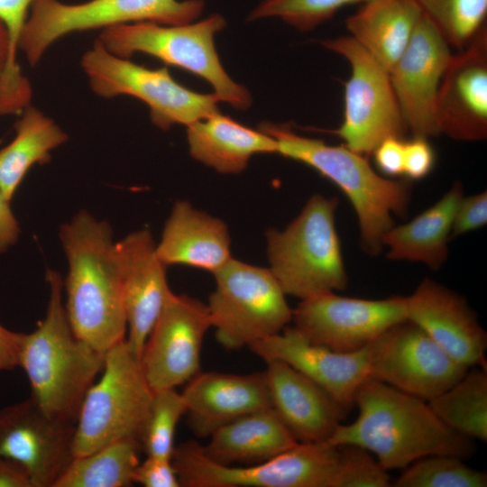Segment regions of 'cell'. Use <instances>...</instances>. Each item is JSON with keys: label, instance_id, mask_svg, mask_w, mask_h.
Returning a JSON list of instances; mask_svg holds the SVG:
<instances>
[{"label": "cell", "instance_id": "1", "mask_svg": "<svg viewBox=\"0 0 487 487\" xmlns=\"http://www.w3.org/2000/svg\"><path fill=\"white\" fill-rule=\"evenodd\" d=\"M354 405L359 410L356 419L341 424L328 442L361 446L388 471L404 469L429 455L467 459L474 452L473 440L444 424L427 400L380 381L366 379L356 392Z\"/></svg>", "mask_w": 487, "mask_h": 487}, {"label": "cell", "instance_id": "2", "mask_svg": "<svg viewBox=\"0 0 487 487\" xmlns=\"http://www.w3.org/2000/svg\"><path fill=\"white\" fill-rule=\"evenodd\" d=\"M60 238L68 260L65 309L74 334L105 354L127 329L113 231L86 210L63 224Z\"/></svg>", "mask_w": 487, "mask_h": 487}, {"label": "cell", "instance_id": "3", "mask_svg": "<svg viewBox=\"0 0 487 487\" xmlns=\"http://www.w3.org/2000/svg\"><path fill=\"white\" fill-rule=\"evenodd\" d=\"M49 300L44 318L24 334L19 367L27 375L31 398L50 418L76 425L88 389L102 372L105 354L79 339L62 302L63 281L48 269Z\"/></svg>", "mask_w": 487, "mask_h": 487}, {"label": "cell", "instance_id": "4", "mask_svg": "<svg viewBox=\"0 0 487 487\" xmlns=\"http://www.w3.org/2000/svg\"><path fill=\"white\" fill-rule=\"evenodd\" d=\"M258 129L276 140L278 154L313 168L345 193L358 218L363 251L378 254L383 248L382 235L395 225L393 216L407 214L410 184L381 177L366 157L345 145L299 135L287 124L264 121Z\"/></svg>", "mask_w": 487, "mask_h": 487}, {"label": "cell", "instance_id": "5", "mask_svg": "<svg viewBox=\"0 0 487 487\" xmlns=\"http://www.w3.org/2000/svg\"><path fill=\"white\" fill-rule=\"evenodd\" d=\"M337 205L335 198L313 195L286 228L267 230L269 269L286 295L304 299L347 288Z\"/></svg>", "mask_w": 487, "mask_h": 487}, {"label": "cell", "instance_id": "6", "mask_svg": "<svg viewBox=\"0 0 487 487\" xmlns=\"http://www.w3.org/2000/svg\"><path fill=\"white\" fill-rule=\"evenodd\" d=\"M225 24L218 14L179 25L139 22L105 28L98 40L120 58L142 52L201 77L211 84L219 101L244 110L251 106L252 96L225 72L214 43L216 33Z\"/></svg>", "mask_w": 487, "mask_h": 487}, {"label": "cell", "instance_id": "7", "mask_svg": "<svg viewBox=\"0 0 487 487\" xmlns=\"http://www.w3.org/2000/svg\"><path fill=\"white\" fill-rule=\"evenodd\" d=\"M102 372L87 391L78 412L74 457L120 439H139L150 409L153 391L126 338L105 353Z\"/></svg>", "mask_w": 487, "mask_h": 487}, {"label": "cell", "instance_id": "8", "mask_svg": "<svg viewBox=\"0 0 487 487\" xmlns=\"http://www.w3.org/2000/svg\"><path fill=\"white\" fill-rule=\"evenodd\" d=\"M341 460V447L328 441L298 443L269 460L244 466L214 462L193 440L175 447L171 457L183 487H333Z\"/></svg>", "mask_w": 487, "mask_h": 487}, {"label": "cell", "instance_id": "9", "mask_svg": "<svg viewBox=\"0 0 487 487\" xmlns=\"http://www.w3.org/2000/svg\"><path fill=\"white\" fill-rule=\"evenodd\" d=\"M213 275L216 287L207 305L224 348L249 347L292 321L286 294L269 268L232 258Z\"/></svg>", "mask_w": 487, "mask_h": 487}, {"label": "cell", "instance_id": "10", "mask_svg": "<svg viewBox=\"0 0 487 487\" xmlns=\"http://www.w3.org/2000/svg\"><path fill=\"white\" fill-rule=\"evenodd\" d=\"M204 5L203 0H89L74 5L41 0L31 7L19 49L34 66L66 34L132 22L186 24L201 14Z\"/></svg>", "mask_w": 487, "mask_h": 487}, {"label": "cell", "instance_id": "11", "mask_svg": "<svg viewBox=\"0 0 487 487\" xmlns=\"http://www.w3.org/2000/svg\"><path fill=\"white\" fill-rule=\"evenodd\" d=\"M92 90L106 98L128 95L150 108L153 124L168 130L186 126L218 112L215 94L194 92L173 79L167 68L148 69L109 52L99 40L82 57Z\"/></svg>", "mask_w": 487, "mask_h": 487}, {"label": "cell", "instance_id": "12", "mask_svg": "<svg viewBox=\"0 0 487 487\" xmlns=\"http://www.w3.org/2000/svg\"><path fill=\"white\" fill-rule=\"evenodd\" d=\"M343 56L351 75L345 83L341 125L332 133L345 146L364 157L389 137L404 139L408 126L395 96L389 72L351 36L319 41Z\"/></svg>", "mask_w": 487, "mask_h": 487}, {"label": "cell", "instance_id": "13", "mask_svg": "<svg viewBox=\"0 0 487 487\" xmlns=\"http://www.w3.org/2000/svg\"><path fill=\"white\" fill-rule=\"evenodd\" d=\"M369 376L402 392L429 400L469 368L452 359L418 325L406 319L367 345Z\"/></svg>", "mask_w": 487, "mask_h": 487}, {"label": "cell", "instance_id": "14", "mask_svg": "<svg viewBox=\"0 0 487 487\" xmlns=\"http://www.w3.org/2000/svg\"><path fill=\"white\" fill-rule=\"evenodd\" d=\"M406 319L399 295L365 299L331 291L300 299L292 309L294 326L307 340L339 353L361 350Z\"/></svg>", "mask_w": 487, "mask_h": 487}, {"label": "cell", "instance_id": "15", "mask_svg": "<svg viewBox=\"0 0 487 487\" xmlns=\"http://www.w3.org/2000/svg\"><path fill=\"white\" fill-rule=\"evenodd\" d=\"M211 327L206 303L187 294H170L139 358L153 391L175 389L200 372L203 340Z\"/></svg>", "mask_w": 487, "mask_h": 487}, {"label": "cell", "instance_id": "16", "mask_svg": "<svg viewBox=\"0 0 487 487\" xmlns=\"http://www.w3.org/2000/svg\"><path fill=\"white\" fill-rule=\"evenodd\" d=\"M452 57L449 44L422 14L407 48L389 72L402 116L413 136L440 134L436 98Z\"/></svg>", "mask_w": 487, "mask_h": 487}, {"label": "cell", "instance_id": "17", "mask_svg": "<svg viewBox=\"0 0 487 487\" xmlns=\"http://www.w3.org/2000/svg\"><path fill=\"white\" fill-rule=\"evenodd\" d=\"M75 424L47 416L30 397L0 409V456L22 464L32 487H54L74 458Z\"/></svg>", "mask_w": 487, "mask_h": 487}, {"label": "cell", "instance_id": "18", "mask_svg": "<svg viewBox=\"0 0 487 487\" xmlns=\"http://www.w3.org/2000/svg\"><path fill=\"white\" fill-rule=\"evenodd\" d=\"M436 121L441 133L456 141L487 137V26L446 68L437 93Z\"/></svg>", "mask_w": 487, "mask_h": 487}, {"label": "cell", "instance_id": "19", "mask_svg": "<svg viewBox=\"0 0 487 487\" xmlns=\"http://www.w3.org/2000/svg\"><path fill=\"white\" fill-rule=\"evenodd\" d=\"M407 319L421 327L458 363L486 366L487 335L475 312L458 293L426 277L404 296Z\"/></svg>", "mask_w": 487, "mask_h": 487}, {"label": "cell", "instance_id": "20", "mask_svg": "<svg viewBox=\"0 0 487 487\" xmlns=\"http://www.w3.org/2000/svg\"><path fill=\"white\" fill-rule=\"evenodd\" d=\"M264 362L282 361L315 381L347 411L354 405L360 385L369 376L367 346L339 353L307 340L295 327L252 344L248 347Z\"/></svg>", "mask_w": 487, "mask_h": 487}, {"label": "cell", "instance_id": "21", "mask_svg": "<svg viewBox=\"0 0 487 487\" xmlns=\"http://www.w3.org/2000/svg\"><path fill=\"white\" fill-rule=\"evenodd\" d=\"M128 342L138 358L170 294L167 266L159 259L148 229L116 243Z\"/></svg>", "mask_w": 487, "mask_h": 487}, {"label": "cell", "instance_id": "22", "mask_svg": "<svg viewBox=\"0 0 487 487\" xmlns=\"http://www.w3.org/2000/svg\"><path fill=\"white\" fill-rule=\"evenodd\" d=\"M188 424L198 437H209L223 426L270 408L265 372L233 374L199 372L181 392Z\"/></svg>", "mask_w": 487, "mask_h": 487}, {"label": "cell", "instance_id": "23", "mask_svg": "<svg viewBox=\"0 0 487 487\" xmlns=\"http://www.w3.org/2000/svg\"><path fill=\"white\" fill-rule=\"evenodd\" d=\"M266 363L271 406L299 443L328 441L348 412L327 391L288 363Z\"/></svg>", "mask_w": 487, "mask_h": 487}, {"label": "cell", "instance_id": "24", "mask_svg": "<svg viewBox=\"0 0 487 487\" xmlns=\"http://www.w3.org/2000/svg\"><path fill=\"white\" fill-rule=\"evenodd\" d=\"M230 246L225 222L187 200H178L156 244V253L166 266H190L213 274L233 258Z\"/></svg>", "mask_w": 487, "mask_h": 487}, {"label": "cell", "instance_id": "25", "mask_svg": "<svg viewBox=\"0 0 487 487\" xmlns=\"http://www.w3.org/2000/svg\"><path fill=\"white\" fill-rule=\"evenodd\" d=\"M299 442L270 407L244 415L215 431L204 454L225 465L253 464L269 460Z\"/></svg>", "mask_w": 487, "mask_h": 487}, {"label": "cell", "instance_id": "26", "mask_svg": "<svg viewBox=\"0 0 487 487\" xmlns=\"http://www.w3.org/2000/svg\"><path fill=\"white\" fill-rule=\"evenodd\" d=\"M190 155L224 174L243 171L256 154L278 153L276 140L219 112L187 126Z\"/></svg>", "mask_w": 487, "mask_h": 487}, {"label": "cell", "instance_id": "27", "mask_svg": "<svg viewBox=\"0 0 487 487\" xmlns=\"http://www.w3.org/2000/svg\"><path fill=\"white\" fill-rule=\"evenodd\" d=\"M464 197L463 186L455 182L433 206L410 222L394 225L381 237L387 258L418 262L438 270L448 257V243L454 217Z\"/></svg>", "mask_w": 487, "mask_h": 487}, {"label": "cell", "instance_id": "28", "mask_svg": "<svg viewBox=\"0 0 487 487\" xmlns=\"http://www.w3.org/2000/svg\"><path fill=\"white\" fill-rule=\"evenodd\" d=\"M421 15L415 0H371L346 19L345 26L350 36L390 72Z\"/></svg>", "mask_w": 487, "mask_h": 487}, {"label": "cell", "instance_id": "29", "mask_svg": "<svg viewBox=\"0 0 487 487\" xmlns=\"http://www.w3.org/2000/svg\"><path fill=\"white\" fill-rule=\"evenodd\" d=\"M15 137L0 150V193L11 202L27 171L51 160V152L68 140V134L38 109L27 106L15 123Z\"/></svg>", "mask_w": 487, "mask_h": 487}, {"label": "cell", "instance_id": "30", "mask_svg": "<svg viewBox=\"0 0 487 487\" xmlns=\"http://www.w3.org/2000/svg\"><path fill=\"white\" fill-rule=\"evenodd\" d=\"M447 427L472 440L487 441L486 366H473L448 389L427 400Z\"/></svg>", "mask_w": 487, "mask_h": 487}, {"label": "cell", "instance_id": "31", "mask_svg": "<svg viewBox=\"0 0 487 487\" xmlns=\"http://www.w3.org/2000/svg\"><path fill=\"white\" fill-rule=\"evenodd\" d=\"M140 447V440L130 437L74 457L54 487L131 486Z\"/></svg>", "mask_w": 487, "mask_h": 487}, {"label": "cell", "instance_id": "32", "mask_svg": "<svg viewBox=\"0 0 487 487\" xmlns=\"http://www.w3.org/2000/svg\"><path fill=\"white\" fill-rule=\"evenodd\" d=\"M449 46L464 49L486 25L487 0H415Z\"/></svg>", "mask_w": 487, "mask_h": 487}, {"label": "cell", "instance_id": "33", "mask_svg": "<svg viewBox=\"0 0 487 487\" xmlns=\"http://www.w3.org/2000/svg\"><path fill=\"white\" fill-rule=\"evenodd\" d=\"M395 487H486L487 474L469 467L464 459L445 455L420 458L404 468Z\"/></svg>", "mask_w": 487, "mask_h": 487}, {"label": "cell", "instance_id": "34", "mask_svg": "<svg viewBox=\"0 0 487 487\" xmlns=\"http://www.w3.org/2000/svg\"><path fill=\"white\" fill-rule=\"evenodd\" d=\"M185 413L183 397L175 389L153 391L139 437L141 447L147 456L171 459L175 449L176 427Z\"/></svg>", "mask_w": 487, "mask_h": 487}, {"label": "cell", "instance_id": "35", "mask_svg": "<svg viewBox=\"0 0 487 487\" xmlns=\"http://www.w3.org/2000/svg\"><path fill=\"white\" fill-rule=\"evenodd\" d=\"M371 0H262L248 15V21L278 17L296 29L307 32L332 18L341 8Z\"/></svg>", "mask_w": 487, "mask_h": 487}, {"label": "cell", "instance_id": "36", "mask_svg": "<svg viewBox=\"0 0 487 487\" xmlns=\"http://www.w3.org/2000/svg\"><path fill=\"white\" fill-rule=\"evenodd\" d=\"M342 461L333 487H390L391 476L368 450L354 445L340 446Z\"/></svg>", "mask_w": 487, "mask_h": 487}, {"label": "cell", "instance_id": "37", "mask_svg": "<svg viewBox=\"0 0 487 487\" xmlns=\"http://www.w3.org/2000/svg\"><path fill=\"white\" fill-rule=\"evenodd\" d=\"M487 223V192L482 191L460 200L453 222L450 241L476 230Z\"/></svg>", "mask_w": 487, "mask_h": 487}, {"label": "cell", "instance_id": "38", "mask_svg": "<svg viewBox=\"0 0 487 487\" xmlns=\"http://www.w3.org/2000/svg\"><path fill=\"white\" fill-rule=\"evenodd\" d=\"M41 0H0V21L8 36L9 58L15 60L22 32L28 18V10Z\"/></svg>", "mask_w": 487, "mask_h": 487}, {"label": "cell", "instance_id": "39", "mask_svg": "<svg viewBox=\"0 0 487 487\" xmlns=\"http://www.w3.org/2000/svg\"><path fill=\"white\" fill-rule=\"evenodd\" d=\"M133 481L144 487H180L171 459L154 456L138 464Z\"/></svg>", "mask_w": 487, "mask_h": 487}, {"label": "cell", "instance_id": "40", "mask_svg": "<svg viewBox=\"0 0 487 487\" xmlns=\"http://www.w3.org/2000/svg\"><path fill=\"white\" fill-rule=\"evenodd\" d=\"M435 164V153L427 138L413 136L405 141L404 174L410 179L427 177Z\"/></svg>", "mask_w": 487, "mask_h": 487}, {"label": "cell", "instance_id": "41", "mask_svg": "<svg viewBox=\"0 0 487 487\" xmlns=\"http://www.w3.org/2000/svg\"><path fill=\"white\" fill-rule=\"evenodd\" d=\"M404 147V139L389 137L383 140L372 153L378 169L390 177L403 175Z\"/></svg>", "mask_w": 487, "mask_h": 487}, {"label": "cell", "instance_id": "42", "mask_svg": "<svg viewBox=\"0 0 487 487\" xmlns=\"http://www.w3.org/2000/svg\"><path fill=\"white\" fill-rule=\"evenodd\" d=\"M23 335L9 330L0 324V371L19 367Z\"/></svg>", "mask_w": 487, "mask_h": 487}, {"label": "cell", "instance_id": "43", "mask_svg": "<svg viewBox=\"0 0 487 487\" xmlns=\"http://www.w3.org/2000/svg\"><path fill=\"white\" fill-rule=\"evenodd\" d=\"M20 227L7 201L0 193V254L15 244Z\"/></svg>", "mask_w": 487, "mask_h": 487}, {"label": "cell", "instance_id": "44", "mask_svg": "<svg viewBox=\"0 0 487 487\" xmlns=\"http://www.w3.org/2000/svg\"><path fill=\"white\" fill-rule=\"evenodd\" d=\"M0 487H32V483L22 464L0 456Z\"/></svg>", "mask_w": 487, "mask_h": 487}, {"label": "cell", "instance_id": "45", "mask_svg": "<svg viewBox=\"0 0 487 487\" xmlns=\"http://www.w3.org/2000/svg\"><path fill=\"white\" fill-rule=\"evenodd\" d=\"M9 52L8 36L5 25L0 21V77L5 68Z\"/></svg>", "mask_w": 487, "mask_h": 487}]
</instances>
